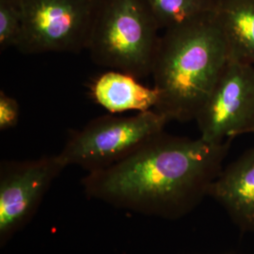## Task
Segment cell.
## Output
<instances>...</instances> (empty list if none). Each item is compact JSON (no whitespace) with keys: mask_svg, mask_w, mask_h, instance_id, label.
<instances>
[{"mask_svg":"<svg viewBox=\"0 0 254 254\" xmlns=\"http://www.w3.org/2000/svg\"><path fill=\"white\" fill-rule=\"evenodd\" d=\"M21 0H0V50L16 47L22 33Z\"/></svg>","mask_w":254,"mask_h":254,"instance_id":"7c38bea8","label":"cell"},{"mask_svg":"<svg viewBox=\"0 0 254 254\" xmlns=\"http://www.w3.org/2000/svg\"><path fill=\"white\" fill-rule=\"evenodd\" d=\"M200 136L222 143L254 129V66L230 55L195 120Z\"/></svg>","mask_w":254,"mask_h":254,"instance_id":"8992f818","label":"cell"},{"mask_svg":"<svg viewBox=\"0 0 254 254\" xmlns=\"http://www.w3.org/2000/svg\"><path fill=\"white\" fill-rule=\"evenodd\" d=\"M159 31L141 0H96L87 50L95 64L140 79L152 75Z\"/></svg>","mask_w":254,"mask_h":254,"instance_id":"3957f363","label":"cell"},{"mask_svg":"<svg viewBox=\"0 0 254 254\" xmlns=\"http://www.w3.org/2000/svg\"><path fill=\"white\" fill-rule=\"evenodd\" d=\"M96 0H21L24 54L87 50Z\"/></svg>","mask_w":254,"mask_h":254,"instance_id":"5b68a950","label":"cell"},{"mask_svg":"<svg viewBox=\"0 0 254 254\" xmlns=\"http://www.w3.org/2000/svg\"><path fill=\"white\" fill-rule=\"evenodd\" d=\"M170 121L155 109L133 116L114 115L93 119L73 131L58 154L63 163L95 172L110 167L163 133Z\"/></svg>","mask_w":254,"mask_h":254,"instance_id":"277c9868","label":"cell"},{"mask_svg":"<svg viewBox=\"0 0 254 254\" xmlns=\"http://www.w3.org/2000/svg\"><path fill=\"white\" fill-rule=\"evenodd\" d=\"M229 59L216 12L164 31L152 72L159 91L155 110L170 122L196 120Z\"/></svg>","mask_w":254,"mask_h":254,"instance_id":"7a4b0ae2","label":"cell"},{"mask_svg":"<svg viewBox=\"0 0 254 254\" xmlns=\"http://www.w3.org/2000/svg\"><path fill=\"white\" fill-rule=\"evenodd\" d=\"M215 12L230 55L254 66V0H218Z\"/></svg>","mask_w":254,"mask_h":254,"instance_id":"30bf717a","label":"cell"},{"mask_svg":"<svg viewBox=\"0 0 254 254\" xmlns=\"http://www.w3.org/2000/svg\"><path fill=\"white\" fill-rule=\"evenodd\" d=\"M218 0H141L160 30L188 25L214 13Z\"/></svg>","mask_w":254,"mask_h":254,"instance_id":"8fae6325","label":"cell"},{"mask_svg":"<svg viewBox=\"0 0 254 254\" xmlns=\"http://www.w3.org/2000/svg\"><path fill=\"white\" fill-rule=\"evenodd\" d=\"M138 80L132 74L116 70L102 73L91 82V98L112 114L155 109L159 102V91Z\"/></svg>","mask_w":254,"mask_h":254,"instance_id":"9c48e42d","label":"cell"},{"mask_svg":"<svg viewBox=\"0 0 254 254\" xmlns=\"http://www.w3.org/2000/svg\"><path fill=\"white\" fill-rule=\"evenodd\" d=\"M231 142L163 132L123 160L88 173L82 184L93 199L146 215L182 218L208 196Z\"/></svg>","mask_w":254,"mask_h":254,"instance_id":"6da1fadb","label":"cell"},{"mask_svg":"<svg viewBox=\"0 0 254 254\" xmlns=\"http://www.w3.org/2000/svg\"><path fill=\"white\" fill-rule=\"evenodd\" d=\"M208 196L242 233L254 232V146L222 168Z\"/></svg>","mask_w":254,"mask_h":254,"instance_id":"ba28073f","label":"cell"},{"mask_svg":"<svg viewBox=\"0 0 254 254\" xmlns=\"http://www.w3.org/2000/svg\"><path fill=\"white\" fill-rule=\"evenodd\" d=\"M252 134H254V129L253 130V132H252Z\"/></svg>","mask_w":254,"mask_h":254,"instance_id":"5bb4252c","label":"cell"},{"mask_svg":"<svg viewBox=\"0 0 254 254\" xmlns=\"http://www.w3.org/2000/svg\"><path fill=\"white\" fill-rule=\"evenodd\" d=\"M20 119L18 102L7 93L0 92V130L6 131L16 127Z\"/></svg>","mask_w":254,"mask_h":254,"instance_id":"4fadbf2b","label":"cell"},{"mask_svg":"<svg viewBox=\"0 0 254 254\" xmlns=\"http://www.w3.org/2000/svg\"><path fill=\"white\" fill-rule=\"evenodd\" d=\"M66 166L59 155L27 161H3L0 168V243L25 227Z\"/></svg>","mask_w":254,"mask_h":254,"instance_id":"52a82bcc","label":"cell"}]
</instances>
